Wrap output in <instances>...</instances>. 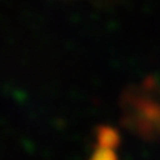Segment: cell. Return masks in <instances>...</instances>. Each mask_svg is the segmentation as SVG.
<instances>
[{
	"label": "cell",
	"mask_w": 160,
	"mask_h": 160,
	"mask_svg": "<svg viewBox=\"0 0 160 160\" xmlns=\"http://www.w3.org/2000/svg\"><path fill=\"white\" fill-rule=\"evenodd\" d=\"M123 125L145 141L160 139V82L147 77L131 85L120 98Z\"/></svg>",
	"instance_id": "1"
},
{
	"label": "cell",
	"mask_w": 160,
	"mask_h": 160,
	"mask_svg": "<svg viewBox=\"0 0 160 160\" xmlns=\"http://www.w3.org/2000/svg\"><path fill=\"white\" fill-rule=\"evenodd\" d=\"M119 133L111 128H99L89 160H119Z\"/></svg>",
	"instance_id": "2"
}]
</instances>
